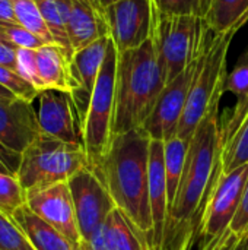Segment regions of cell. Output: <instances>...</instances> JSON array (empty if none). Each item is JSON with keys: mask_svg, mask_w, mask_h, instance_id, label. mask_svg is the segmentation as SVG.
Instances as JSON below:
<instances>
[{"mask_svg": "<svg viewBox=\"0 0 248 250\" xmlns=\"http://www.w3.org/2000/svg\"><path fill=\"white\" fill-rule=\"evenodd\" d=\"M221 100L213 103L189 142L184 171L170 208L161 250H193L213 177L221 163Z\"/></svg>", "mask_w": 248, "mask_h": 250, "instance_id": "1", "label": "cell"}, {"mask_svg": "<svg viewBox=\"0 0 248 250\" xmlns=\"http://www.w3.org/2000/svg\"><path fill=\"white\" fill-rule=\"evenodd\" d=\"M149 145L151 138L143 129L114 135L107 154L92 170L105 185L115 208L130 218L151 246Z\"/></svg>", "mask_w": 248, "mask_h": 250, "instance_id": "2", "label": "cell"}, {"mask_svg": "<svg viewBox=\"0 0 248 250\" xmlns=\"http://www.w3.org/2000/svg\"><path fill=\"white\" fill-rule=\"evenodd\" d=\"M167 85L153 37L118 53L113 136L142 129Z\"/></svg>", "mask_w": 248, "mask_h": 250, "instance_id": "3", "label": "cell"}, {"mask_svg": "<svg viewBox=\"0 0 248 250\" xmlns=\"http://www.w3.org/2000/svg\"><path fill=\"white\" fill-rule=\"evenodd\" d=\"M234 37L235 32L213 34L206 25L203 28L194 78L177 130V136L187 142H190L210 105L224 95V83L228 75L227 59Z\"/></svg>", "mask_w": 248, "mask_h": 250, "instance_id": "4", "label": "cell"}, {"mask_svg": "<svg viewBox=\"0 0 248 250\" xmlns=\"http://www.w3.org/2000/svg\"><path fill=\"white\" fill-rule=\"evenodd\" d=\"M86 167H89V161L83 145L63 142L41 133L20 154L16 177L26 193L34 189L69 182Z\"/></svg>", "mask_w": 248, "mask_h": 250, "instance_id": "5", "label": "cell"}, {"mask_svg": "<svg viewBox=\"0 0 248 250\" xmlns=\"http://www.w3.org/2000/svg\"><path fill=\"white\" fill-rule=\"evenodd\" d=\"M117 59L118 51L111 41L82 125V144L91 168L99 164L113 141Z\"/></svg>", "mask_w": 248, "mask_h": 250, "instance_id": "6", "label": "cell"}, {"mask_svg": "<svg viewBox=\"0 0 248 250\" xmlns=\"http://www.w3.org/2000/svg\"><path fill=\"white\" fill-rule=\"evenodd\" d=\"M153 40L167 83L196 59L203 35V21L190 15H162L155 9Z\"/></svg>", "mask_w": 248, "mask_h": 250, "instance_id": "7", "label": "cell"}, {"mask_svg": "<svg viewBox=\"0 0 248 250\" xmlns=\"http://www.w3.org/2000/svg\"><path fill=\"white\" fill-rule=\"evenodd\" d=\"M247 179L248 164L235 168L234 171L224 173L222 163H219L206 199L199 242L215 239L229 229L241 204Z\"/></svg>", "mask_w": 248, "mask_h": 250, "instance_id": "8", "label": "cell"}, {"mask_svg": "<svg viewBox=\"0 0 248 250\" xmlns=\"http://www.w3.org/2000/svg\"><path fill=\"white\" fill-rule=\"evenodd\" d=\"M102 13L118 53L137 48L152 38L156 13L152 0H118Z\"/></svg>", "mask_w": 248, "mask_h": 250, "instance_id": "9", "label": "cell"}, {"mask_svg": "<svg viewBox=\"0 0 248 250\" xmlns=\"http://www.w3.org/2000/svg\"><path fill=\"white\" fill-rule=\"evenodd\" d=\"M197 56L186 67L184 72H181L178 76H175L172 81H170L165 85L162 94L159 95L153 107V111L151 113L148 120L143 123L142 129L146 132V135L151 139L165 142L177 136V130L181 122L186 103L189 98L190 86L194 78Z\"/></svg>", "mask_w": 248, "mask_h": 250, "instance_id": "10", "label": "cell"}, {"mask_svg": "<svg viewBox=\"0 0 248 250\" xmlns=\"http://www.w3.org/2000/svg\"><path fill=\"white\" fill-rule=\"evenodd\" d=\"M79 231L83 240L105 223L115 204L102 180L91 167L76 173L69 182Z\"/></svg>", "mask_w": 248, "mask_h": 250, "instance_id": "11", "label": "cell"}, {"mask_svg": "<svg viewBox=\"0 0 248 250\" xmlns=\"http://www.w3.org/2000/svg\"><path fill=\"white\" fill-rule=\"evenodd\" d=\"M25 205L41 220L60 231L73 248L83 240L79 231L75 204L67 182L26 192Z\"/></svg>", "mask_w": 248, "mask_h": 250, "instance_id": "12", "label": "cell"}, {"mask_svg": "<svg viewBox=\"0 0 248 250\" xmlns=\"http://www.w3.org/2000/svg\"><path fill=\"white\" fill-rule=\"evenodd\" d=\"M37 117L44 135L69 144H82V122L67 91L44 89L38 95Z\"/></svg>", "mask_w": 248, "mask_h": 250, "instance_id": "13", "label": "cell"}, {"mask_svg": "<svg viewBox=\"0 0 248 250\" xmlns=\"http://www.w3.org/2000/svg\"><path fill=\"white\" fill-rule=\"evenodd\" d=\"M110 42V35L102 37L88 47L75 51L70 59V94L82 125Z\"/></svg>", "mask_w": 248, "mask_h": 250, "instance_id": "14", "label": "cell"}, {"mask_svg": "<svg viewBox=\"0 0 248 250\" xmlns=\"http://www.w3.org/2000/svg\"><path fill=\"white\" fill-rule=\"evenodd\" d=\"M41 133L32 103L18 97L13 100H0L1 145L20 155Z\"/></svg>", "mask_w": 248, "mask_h": 250, "instance_id": "15", "label": "cell"}, {"mask_svg": "<svg viewBox=\"0 0 248 250\" xmlns=\"http://www.w3.org/2000/svg\"><path fill=\"white\" fill-rule=\"evenodd\" d=\"M149 205L152 215L151 250H161L170 212L164 164V142L151 139L149 145Z\"/></svg>", "mask_w": 248, "mask_h": 250, "instance_id": "16", "label": "cell"}, {"mask_svg": "<svg viewBox=\"0 0 248 250\" xmlns=\"http://www.w3.org/2000/svg\"><path fill=\"white\" fill-rule=\"evenodd\" d=\"M67 34L73 51L108 35L104 13L95 0H72L67 16Z\"/></svg>", "mask_w": 248, "mask_h": 250, "instance_id": "17", "label": "cell"}, {"mask_svg": "<svg viewBox=\"0 0 248 250\" xmlns=\"http://www.w3.org/2000/svg\"><path fill=\"white\" fill-rule=\"evenodd\" d=\"M224 94H232L235 105L221 122V144L231 138L237 127L248 116V47L238 57L234 69L228 72L224 83Z\"/></svg>", "mask_w": 248, "mask_h": 250, "instance_id": "18", "label": "cell"}, {"mask_svg": "<svg viewBox=\"0 0 248 250\" xmlns=\"http://www.w3.org/2000/svg\"><path fill=\"white\" fill-rule=\"evenodd\" d=\"M39 91L60 89L70 92V57L57 44L35 50Z\"/></svg>", "mask_w": 248, "mask_h": 250, "instance_id": "19", "label": "cell"}, {"mask_svg": "<svg viewBox=\"0 0 248 250\" xmlns=\"http://www.w3.org/2000/svg\"><path fill=\"white\" fill-rule=\"evenodd\" d=\"M202 21L213 34H237L247 25L248 0H205Z\"/></svg>", "mask_w": 248, "mask_h": 250, "instance_id": "20", "label": "cell"}, {"mask_svg": "<svg viewBox=\"0 0 248 250\" xmlns=\"http://www.w3.org/2000/svg\"><path fill=\"white\" fill-rule=\"evenodd\" d=\"M12 220L25 233L35 250H75L60 231L35 215L26 205H22Z\"/></svg>", "mask_w": 248, "mask_h": 250, "instance_id": "21", "label": "cell"}, {"mask_svg": "<svg viewBox=\"0 0 248 250\" xmlns=\"http://www.w3.org/2000/svg\"><path fill=\"white\" fill-rule=\"evenodd\" d=\"M104 226L111 250H151L146 236L118 208L111 211Z\"/></svg>", "mask_w": 248, "mask_h": 250, "instance_id": "22", "label": "cell"}, {"mask_svg": "<svg viewBox=\"0 0 248 250\" xmlns=\"http://www.w3.org/2000/svg\"><path fill=\"white\" fill-rule=\"evenodd\" d=\"M35 1L54 40V44L60 45L72 59L75 51L72 48L67 34V16H69L72 0H35Z\"/></svg>", "mask_w": 248, "mask_h": 250, "instance_id": "23", "label": "cell"}, {"mask_svg": "<svg viewBox=\"0 0 248 250\" xmlns=\"http://www.w3.org/2000/svg\"><path fill=\"white\" fill-rule=\"evenodd\" d=\"M187 151H189V142L178 136H174L164 142V164H165V179H167L170 208L175 199L177 189L183 177Z\"/></svg>", "mask_w": 248, "mask_h": 250, "instance_id": "24", "label": "cell"}, {"mask_svg": "<svg viewBox=\"0 0 248 250\" xmlns=\"http://www.w3.org/2000/svg\"><path fill=\"white\" fill-rule=\"evenodd\" d=\"M221 163L224 173L248 164V116L231 138L221 145Z\"/></svg>", "mask_w": 248, "mask_h": 250, "instance_id": "25", "label": "cell"}, {"mask_svg": "<svg viewBox=\"0 0 248 250\" xmlns=\"http://www.w3.org/2000/svg\"><path fill=\"white\" fill-rule=\"evenodd\" d=\"M12 4L16 23L25 26L31 32L44 38L48 44H54V40L45 25V21L35 0H12Z\"/></svg>", "mask_w": 248, "mask_h": 250, "instance_id": "26", "label": "cell"}, {"mask_svg": "<svg viewBox=\"0 0 248 250\" xmlns=\"http://www.w3.org/2000/svg\"><path fill=\"white\" fill-rule=\"evenodd\" d=\"M25 205V190L16 176L0 173V212L12 218Z\"/></svg>", "mask_w": 248, "mask_h": 250, "instance_id": "27", "label": "cell"}, {"mask_svg": "<svg viewBox=\"0 0 248 250\" xmlns=\"http://www.w3.org/2000/svg\"><path fill=\"white\" fill-rule=\"evenodd\" d=\"M0 32L6 44L15 48H28V50H38L42 45L48 44L44 38L38 37L37 34L31 32L25 26L19 23H6L0 22Z\"/></svg>", "mask_w": 248, "mask_h": 250, "instance_id": "28", "label": "cell"}, {"mask_svg": "<svg viewBox=\"0 0 248 250\" xmlns=\"http://www.w3.org/2000/svg\"><path fill=\"white\" fill-rule=\"evenodd\" d=\"M0 85L9 89L18 98L26 100L29 103H34V100L38 98L39 95V91L29 81H26L19 72L1 64H0Z\"/></svg>", "mask_w": 248, "mask_h": 250, "instance_id": "29", "label": "cell"}, {"mask_svg": "<svg viewBox=\"0 0 248 250\" xmlns=\"http://www.w3.org/2000/svg\"><path fill=\"white\" fill-rule=\"evenodd\" d=\"M0 250H35L16 223L0 212Z\"/></svg>", "mask_w": 248, "mask_h": 250, "instance_id": "30", "label": "cell"}, {"mask_svg": "<svg viewBox=\"0 0 248 250\" xmlns=\"http://www.w3.org/2000/svg\"><path fill=\"white\" fill-rule=\"evenodd\" d=\"M155 9L162 15H190L202 18L205 0H152Z\"/></svg>", "mask_w": 248, "mask_h": 250, "instance_id": "31", "label": "cell"}, {"mask_svg": "<svg viewBox=\"0 0 248 250\" xmlns=\"http://www.w3.org/2000/svg\"><path fill=\"white\" fill-rule=\"evenodd\" d=\"M199 250H248V231L246 234H237L228 229L215 239L199 242Z\"/></svg>", "mask_w": 248, "mask_h": 250, "instance_id": "32", "label": "cell"}, {"mask_svg": "<svg viewBox=\"0 0 248 250\" xmlns=\"http://www.w3.org/2000/svg\"><path fill=\"white\" fill-rule=\"evenodd\" d=\"M16 57H18V72L39 91V82H38V75H37L35 50L16 48Z\"/></svg>", "mask_w": 248, "mask_h": 250, "instance_id": "33", "label": "cell"}, {"mask_svg": "<svg viewBox=\"0 0 248 250\" xmlns=\"http://www.w3.org/2000/svg\"><path fill=\"white\" fill-rule=\"evenodd\" d=\"M229 229L237 234H246L248 231V179L244 186L241 204L238 207V211L229 226Z\"/></svg>", "mask_w": 248, "mask_h": 250, "instance_id": "34", "label": "cell"}, {"mask_svg": "<svg viewBox=\"0 0 248 250\" xmlns=\"http://www.w3.org/2000/svg\"><path fill=\"white\" fill-rule=\"evenodd\" d=\"M20 163V155L7 149L4 145L0 144V173L16 176Z\"/></svg>", "mask_w": 248, "mask_h": 250, "instance_id": "35", "label": "cell"}, {"mask_svg": "<svg viewBox=\"0 0 248 250\" xmlns=\"http://www.w3.org/2000/svg\"><path fill=\"white\" fill-rule=\"evenodd\" d=\"M88 243V246L91 248V250H111V245L107 236V230L105 226L101 224L89 237L88 240H85Z\"/></svg>", "mask_w": 248, "mask_h": 250, "instance_id": "36", "label": "cell"}, {"mask_svg": "<svg viewBox=\"0 0 248 250\" xmlns=\"http://www.w3.org/2000/svg\"><path fill=\"white\" fill-rule=\"evenodd\" d=\"M0 64L18 72V57H16L15 47L9 45L6 42H0Z\"/></svg>", "mask_w": 248, "mask_h": 250, "instance_id": "37", "label": "cell"}, {"mask_svg": "<svg viewBox=\"0 0 248 250\" xmlns=\"http://www.w3.org/2000/svg\"><path fill=\"white\" fill-rule=\"evenodd\" d=\"M0 22L16 23L12 0H0Z\"/></svg>", "mask_w": 248, "mask_h": 250, "instance_id": "38", "label": "cell"}, {"mask_svg": "<svg viewBox=\"0 0 248 250\" xmlns=\"http://www.w3.org/2000/svg\"><path fill=\"white\" fill-rule=\"evenodd\" d=\"M13 98H16V95H13L9 89L0 85V100H13Z\"/></svg>", "mask_w": 248, "mask_h": 250, "instance_id": "39", "label": "cell"}, {"mask_svg": "<svg viewBox=\"0 0 248 250\" xmlns=\"http://www.w3.org/2000/svg\"><path fill=\"white\" fill-rule=\"evenodd\" d=\"M115 1H118V0H95V3L98 4V7H99L101 10H104L105 7H108L110 4H113V3H115Z\"/></svg>", "mask_w": 248, "mask_h": 250, "instance_id": "40", "label": "cell"}, {"mask_svg": "<svg viewBox=\"0 0 248 250\" xmlns=\"http://www.w3.org/2000/svg\"><path fill=\"white\" fill-rule=\"evenodd\" d=\"M75 250H91V248L88 246V243L85 240H82L77 246H75Z\"/></svg>", "mask_w": 248, "mask_h": 250, "instance_id": "41", "label": "cell"}]
</instances>
